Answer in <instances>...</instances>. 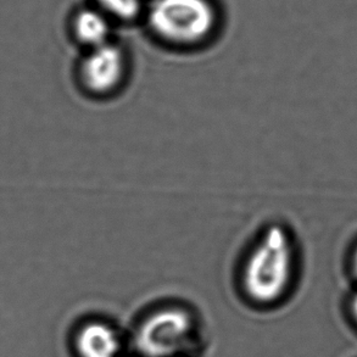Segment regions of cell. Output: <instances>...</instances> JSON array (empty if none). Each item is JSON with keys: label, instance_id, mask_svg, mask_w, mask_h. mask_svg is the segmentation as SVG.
<instances>
[{"label": "cell", "instance_id": "obj_1", "mask_svg": "<svg viewBox=\"0 0 357 357\" xmlns=\"http://www.w3.org/2000/svg\"><path fill=\"white\" fill-rule=\"evenodd\" d=\"M294 246L280 225L264 229L241 265L239 287L248 304L268 307L284 298L294 272Z\"/></svg>", "mask_w": 357, "mask_h": 357}, {"label": "cell", "instance_id": "obj_2", "mask_svg": "<svg viewBox=\"0 0 357 357\" xmlns=\"http://www.w3.org/2000/svg\"><path fill=\"white\" fill-rule=\"evenodd\" d=\"M128 345L133 357H198L205 348L203 324L184 305H162L137 322Z\"/></svg>", "mask_w": 357, "mask_h": 357}, {"label": "cell", "instance_id": "obj_3", "mask_svg": "<svg viewBox=\"0 0 357 357\" xmlns=\"http://www.w3.org/2000/svg\"><path fill=\"white\" fill-rule=\"evenodd\" d=\"M148 20L153 32L165 42L194 45L213 33L216 14L208 0H154Z\"/></svg>", "mask_w": 357, "mask_h": 357}, {"label": "cell", "instance_id": "obj_4", "mask_svg": "<svg viewBox=\"0 0 357 357\" xmlns=\"http://www.w3.org/2000/svg\"><path fill=\"white\" fill-rule=\"evenodd\" d=\"M127 73L125 52L109 42L88 50L78 68V81L93 97H109L123 87Z\"/></svg>", "mask_w": 357, "mask_h": 357}, {"label": "cell", "instance_id": "obj_5", "mask_svg": "<svg viewBox=\"0 0 357 357\" xmlns=\"http://www.w3.org/2000/svg\"><path fill=\"white\" fill-rule=\"evenodd\" d=\"M76 357H125L128 339L107 319H91L78 326L73 338Z\"/></svg>", "mask_w": 357, "mask_h": 357}, {"label": "cell", "instance_id": "obj_6", "mask_svg": "<svg viewBox=\"0 0 357 357\" xmlns=\"http://www.w3.org/2000/svg\"><path fill=\"white\" fill-rule=\"evenodd\" d=\"M75 34L79 43L87 47L88 50L109 43L110 24L99 11L83 10L75 20Z\"/></svg>", "mask_w": 357, "mask_h": 357}, {"label": "cell", "instance_id": "obj_7", "mask_svg": "<svg viewBox=\"0 0 357 357\" xmlns=\"http://www.w3.org/2000/svg\"><path fill=\"white\" fill-rule=\"evenodd\" d=\"M107 13L119 19H135L139 14L142 0H98Z\"/></svg>", "mask_w": 357, "mask_h": 357}, {"label": "cell", "instance_id": "obj_8", "mask_svg": "<svg viewBox=\"0 0 357 357\" xmlns=\"http://www.w3.org/2000/svg\"><path fill=\"white\" fill-rule=\"evenodd\" d=\"M353 266L354 272H355V275H356L357 277V249L355 250V254H354Z\"/></svg>", "mask_w": 357, "mask_h": 357}, {"label": "cell", "instance_id": "obj_9", "mask_svg": "<svg viewBox=\"0 0 357 357\" xmlns=\"http://www.w3.org/2000/svg\"><path fill=\"white\" fill-rule=\"evenodd\" d=\"M353 311H354V314H355V317H356V319H357V294L355 295V298H354Z\"/></svg>", "mask_w": 357, "mask_h": 357}]
</instances>
